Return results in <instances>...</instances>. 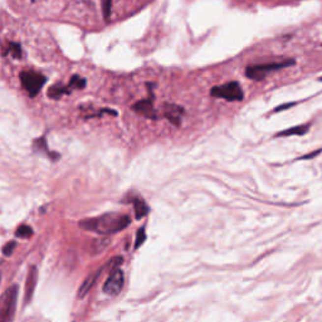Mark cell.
I'll return each mask as SVG.
<instances>
[{"label":"cell","instance_id":"obj_23","mask_svg":"<svg viewBox=\"0 0 322 322\" xmlns=\"http://www.w3.org/2000/svg\"><path fill=\"white\" fill-rule=\"evenodd\" d=\"M319 81H321V82H322V77H321V78H320V80H319Z\"/></svg>","mask_w":322,"mask_h":322},{"label":"cell","instance_id":"obj_3","mask_svg":"<svg viewBox=\"0 0 322 322\" xmlns=\"http://www.w3.org/2000/svg\"><path fill=\"white\" fill-rule=\"evenodd\" d=\"M294 59H287L282 60V62H272V63H264V64H257V66H249L245 68L244 74L245 77H248L249 80L253 81H261L269 74L271 72L280 71V69L287 68L294 64Z\"/></svg>","mask_w":322,"mask_h":322},{"label":"cell","instance_id":"obj_19","mask_svg":"<svg viewBox=\"0 0 322 322\" xmlns=\"http://www.w3.org/2000/svg\"><path fill=\"white\" fill-rule=\"evenodd\" d=\"M10 52H12V55L14 56L15 58H20L22 57V48L18 43H10V47H9Z\"/></svg>","mask_w":322,"mask_h":322},{"label":"cell","instance_id":"obj_15","mask_svg":"<svg viewBox=\"0 0 322 322\" xmlns=\"http://www.w3.org/2000/svg\"><path fill=\"white\" fill-rule=\"evenodd\" d=\"M85 86H86L85 78H81L80 76H77V74H76V76H73V77H72V80L69 81V83H68V86H67V87H68L69 89H73V88L81 89V88H83Z\"/></svg>","mask_w":322,"mask_h":322},{"label":"cell","instance_id":"obj_17","mask_svg":"<svg viewBox=\"0 0 322 322\" xmlns=\"http://www.w3.org/2000/svg\"><path fill=\"white\" fill-rule=\"evenodd\" d=\"M111 10H112V0H102V12L103 17L106 20H109L111 17Z\"/></svg>","mask_w":322,"mask_h":322},{"label":"cell","instance_id":"obj_10","mask_svg":"<svg viewBox=\"0 0 322 322\" xmlns=\"http://www.w3.org/2000/svg\"><path fill=\"white\" fill-rule=\"evenodd\" d=\"M102 272L103 268H101V269L96 271L94 273H91L87 276V278L83 281L81 287L78 288V297H80V298H85V297L88 294V292L91 291V288L93 287L94 283H96V281H97V278L100 277V274L102 273Z\"/></svg>","mask_w":322,"mask_h":322},{"label":"cell","instance_id":"obj_20","mask_svg":"<svg viewBox=\"0 0 322 322\" xmlns=\"http://www.w3.org/2000/svg\"><path fill=\"white\" fill-rule=\"evenodd\" d=\"M15 247H17V243H15V242H8L5 245H4L3 253L5 254V256H10V254L14 252Z\"/></svg>","mask_w":322,"mask_h":322},{"label":"cell","instance_id":"obj_2","mask_svg":"<svg viewBox=\"0 0 322 322\" xmlns=\"http://www.w3.org/2000/svg\"><path fill=\"white\" fill-rule=\"evenodd\" d=\"M18 293L19 288L13 285L0 296V322H13L17 311Z\"/></svg>","mask_w":322,"mask_h":322},{"label":"cell","instance_id":"obj_5","mask_svg":"<svg viewBox=\"0 0 322 322\" xmlns=\"http://www.w3.org/2000/svg\"><path fill=\"white\" fill-rule=\"evenodd\" d=\"M20 81L24 89L30 94V97H35L46 83L47 78L43 74L33 71H27L20 74Z\"/></svg>","mask_w":322,"mask_h":322},{"label":"cell","instance_id":"obj_21","mask_svg":"<svg viewBox=\"0 0 322 322\" xmlns=\"http://www.w3.org/2000/svg\"><path fill=\"white\" fill-rule=\"evenodd\" d=\"M322 152V148H319V150H315V151L310 152V154L305 155V156L299 157V160H307V159H314L315 156H317V155H320Z\"/></svg>","mask_w":322,"mask_h":322},{"label":"cell","instance_id":"obj_8","mask_svg":"<svg viewBox=\"0 0 322 322\" xmlns=\"http://www.w3.org/2000/svg\"><path fill=\"white\" fill-rule=\"evenodd\" d=\"M38 268L35 265H31L28 271V276L26 280V287H24V303L28 305L33 298L35 287H37L38 282Z\"/></svg>","mask_w":322,"mask_h":322},{"label":"cell","instance_id":"obj_6","mask_svg":"<svg viewBox=\"0 0 322 322\" xmlns=\"http://www.w3.org/2000/svg\"><path fill=\"white\" fill-rule=\"evenodd\" d=\"M123 282H125V277H123V272L118 268L111 271L110 276L107 277L105 285H103V292L110 296H116L121 292L123 287Z\"/></svg>","mask_w":322,"mask_h":322},{"label":"cell","instance_id":"obj_1","mask_svg":"<svg viewBox=\"0 0 322 322\" xmlns=\"http://www.w3.org/2000/svg\"><path fill=\"white\" fill-rule=\"evenodd\" d=\"M130 217L126 214L107 213L101 217L85 219L80 222V227L86 231L96 232L100 234H114L121 232L130 225Z\"/></svg>","mask_w":322,"mask_h":322},{"label":"cell","instance_id":"obj_24","mask_svg":"<svg viewBox=\"0 0 322 322\" xmlns=\"http://www.w3.org/2000/svg\"><path fill=\"white\" fill-rule=\"evenodd\" d=\"M0 281H1V274H0Z\"/></svg>","mask_w":322,"mask_h":322},{"label":"cell","instance_id":"obj_12","mask_svg":"<svg viewBox=\"0 0 322 322\" xmlns=\"http://www.w3.org/2000/svg\"><path fill=\"white\" fill-rule=\"evenodd\" d=\"M134 209H135V215H136V219H141L145 215H147L148 213V206L143 199L140 198H136L134 199Z\"/></svg>","mask_w":322,"mask_h":322},{"label":"cell","instance_id":"obj_13","mask_svg":"<svg viewBox=\"0 0 322 322\" xmlns=\"http://www.w3.org/2000/svg\"><path fill=\"white\" fill-rule=\"evenodd\" d=\"M110 242H111V240H110L109 238H101V239H94L93 242H92V244H91L92 253H93V254L101 253L103 249H106L107 247H109Z\"/></svg>","mask_w":322,"mask_h":322},{"label":"cell","instance_id":"obj_9","mask_svg":"<svg viewBox=\"0 0 322 322\" xmlns=\"http://www.w3.org/2000/svg\"><path fill=\"white\" fill-rule=\"evenodd\" d=\"M164 117H166L171 123L179 126L181 122V115L184 112V109L177 105H164Z\"/></svg>","mask_w":322,"mask_h":322},{"label":"cell","instance_id":"obj_18","mask_svg":"<svg viewBox=\"0 0 322 322\" xmlns=\"http://www.w3.org/2000/svg\"><path fill=\"white\" fill-rule=\"evenodd\" d=\"M146 239V234H145V231H144V228H141L140 231L137 232V237H136V243H135V248H139L141 244H143L144 242H145Z\"/></svg>","mask_w":322,"mask_h":322},{"label":"cell","instance_id":"obj_7","mask_svg":"<svg viewBox=\"0 0 322 322\" xmlns=\"http://www.w3.org/2000/svg\"><path fill=\"white\" fill-rule=\"evenodd\" d=\"M147 89H148V94H150V98H147V100H141L139 101V102H136L134 106H132V110L139 112V114L144 115V116L147 117V118L156 120V118H159V116H157V112L155 111L154 109L155 96H154V92H152V85L147 83Z\"/></svg>","mask_w":322,"mask_h":322},{"label":"cell","instance_id":"obj_14","mask_svg":"<svg viewBox=\"0 0 322 322\" xmlns=\"http://www.w3.org/2000/svg\"><path fill=\"white\" fill-rule=\"evenodd\" d=\"M69 92V88L67 86H53L52 88H49L48 91V96L51 98H59L62 97L63 94H66Z\"/></svg>","mask_w":322,"mask_h":322},{"label":"cell","instance_id":"obj_16","mask_svg":"<svg viewBox=\"0 0 322 322\" xmlns=\"http://www.w3.org/2000/svg\"><path fill=\"white\" fill-rule=\"evenodd\" d=\"M15 234H17V237L27 239V238H29L33 235V229H31L29 225H20L19 228L17 229V233Z\"/></svg>","mask_w":322,"mask_h":322},{"label":"cell","instance_id":"obj_11","mask_svg":"<svg viewBox=\"0 0 322 322\" xmlns=\"http://www.w3.org/2000/svg\"><path fill=\"white\" fill-rule=\"evenodd\" d=\"M310 130V125H299L293 127L283 130V131L276 134V137H287V136H303Z\"/></svg>","mask_w":322,"mask_h":322},{"label":"cell","instance_id":"obj_4","mask_svg":"<svg viewBox=\"0 0 322 322\" xmlns=\"http://www.w3.org/2000/svg\"><path fill=\"white\" fill-rule=\"evenodd\" d=\"M210 94L215 98H223L228 102H237L242 101L244 97L243 89L239 82L232 81V82L224 83L220 86H214L210 89Z\"/></svg>","mask_w":322,"mask_h":322},{"label":"cell","instance_id":"obj_22","mask_svg":"<svg viewBox=\"0 0 322 322\" xmlns=\"http://www.w3.org/2000/svg\"><path fill=\"white\" fill-rule=\"evenodd\" d=\"M293 105H296L294 102L292 103H287V105H282L281 107H277L276 110H274V112H278V111H282V110H286V109H290V107H292Z\"/></svg>","mask_w":322,"mask_h":322}]
</instances>
